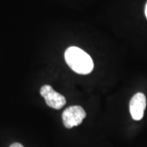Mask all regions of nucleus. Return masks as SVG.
<instances>
[{"label": "nucleus", "mask_w": 147, "mask_h": 147, "mask_svg": "<svg viewBox=\"0 0 147 147\" xmlns=\"http://www.w3.org/2000/svg\"><path fill=\"white\" fill-rule=\"evenodd\" d=\"M146 107V96L138 92L133 96L129 103L130 114L134 120H141L143 115L144 111Z\"/></svg>", "instance_id": "20e7f679"}, {"label": "nucleus", "mask_w": 147, "mask_h": 147, "mask_svg": "<svg viewBox=\"0 0 147 147\" xmlns=\"http://www.w3.org/2000/svg\"><path fill=\"white\" fill-rule=\"evenodd\" d=\"M65 60L69 68L79 74H90L94 68L92 57L78 47H69L65 52Z\"/></svg>", "instance_id": "f257e3e1"}, {"label": "nucleus", "mask_w": 147, "mask_h": 147, "mask_svg": "<svg viewBox=\"0 0 147 147\" xmlns=\"http://www.w3.org/2000/svg\"><path fill=\"white\" fill-rule=\"evenodd\" d=\"M86 117L85 110L79 105L69 106L64 110L62 114V120L64 126L66 128H72L73 127L78 126Z\"/></svg>", "instance_id": "f03ea898"}, {"label": "nucleus", "mask_w": 147, "mask_h": 147, "mask_svg": "<svg viewBox=\"0 0 147 147\" xmlns=\"http://www.w3.org/2000/svg\"><path fill=\"white\" fill-rule=\"evenodd\" d=\"M145 15H146V16L147 18V3L146 4V7H145Z\"/></svg>", "instance_id": "423d86ee"}, {"label": "nucleus", "mask_w": 147, "mask_h": 147, "mask_svg": "<svg viewBox=\"0 0 147 147\" xmlns=\"http://www.w3.org/2000/svg\"><path fill=\"white\" fill-rule=\"evenodd\" d=\"M40 94L46 101L47 105L55 110H60L66 103L65 96L56 92L50 85H43L40 88Z\"/></svg>", "instance_id": "7ed1b4c3"}, {"label": "nucleus", "mask_w": 147, "mask_h": 147, "mask_svg": "<svg viewBox=\"0 0 147 147\" xmlns=\"http://www.w3.org/2000/svg\"><path fill=\"white\" fill-rule=\"evenodd\" d=\"M10 147H24L20 143H13L10 146Z\"/></svg>", "instance_id": "39448f33"}]
</instances>
